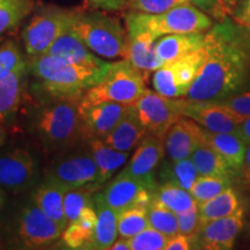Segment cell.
<instances>
[{
    "mask_svg": "<svg viewBox=\"0 0 250 250\" xmlns=\"http://www.w3.org/2000/svg\"><path fill=\"white\" fill-rule=\"evenodd\" d=\"M205 59L187 99L219 101L250 83V33L225 18L205 34Z\"/></svg>",
    "mask_w": 250,
    "mask_h": 250,
    "instance_id": "cell-1",
    "label": "cell"
},
{
    "mask_svg": "<svg viewBox=\"0 0 250 250\" xmlns=\"http://www.w3.org/2000/svg\"><path fill=\"white\" fill-rule=\"evenodd\" d=\"M26 61L28 73L35 79L36 92L43 99L80 100L110 67V62L100 68L79 66L51 54L29 56Z\"/></svg>",
    "mask_w": 250,
    "mask_h": 250,
    "instance_id": "cell-2",
    "label": "cell"
},
{
    "mask_svg": "<svg viewBox=\"0 0 250 250\" xmlns=\"http://www.w3.org/2000/svg\"><path fill=\"white\" fill-rule=\"evenodd\" d=\"M31 130L48 151H65L83 142L80 100L43 99L30 124Z\"/></svg>",
    "mask_w": 250,
    "mask_h": 250,
    "instance_id": "cell-3",
    "label": "cell"
},
{
    "mask_svg": "<svg viewBox=\"0 0 250 250\" xmlns=\"http://www.w3.org/2000/svg\"><path fill=\"white\" fill-rule=\"evenodd\" d=\"M71 28L94 54L107 59L126 57L129 34L107 11L76 7Z\"/></svg>",
    "mask_w": 250,
    "mask_h": 250,
    "instance_id": "cell-4",
    "label": "cell"
},
{
    "mask_svg": "<svg viewBox=\"0 0 250 250\" xmlns=\"http://www.w3.org/2000/svg\"><path fill=\"white\" fill-rule=\"evenodd\" d=\"M129 37L147 34L155 41L171 34L206 33L213 26L210 15L193 6L183 4L159 14L129 11L124 17Z\"/></svg>",
    "mask_w": 250,
    "mask_h": 250,
    "instance_id": "cell-5",
    "label": "cell"
},
{
    "mask_svg": "<svg viewBox=\"0 0 250 250\" xmlns=\"http://www.w3.org/2000/svg\"><path fill=\"white\" fill-rule=\"evenodd\" d=\"M145 77L125 59L110 62L103 79L90 87L80 99V107L101 102H118L132 105L146 90Z\"/></svg>",
    "mask_w": 250,
    "mask_h": 250,
    "instance_id": "cell-6",
    "label": "cell"
},
{
    "mask_svg": "<svg viewBox=\"0 0 250 250\" xmlns=\"http://www.w3.org/2000/svg\"><path fill=\"white\" fill-rule=\"evenodd\" d=\"M74 8L41 5L21 34L28 56L48 54L50 46L71 27Z\"/></svg>",
    "mask_w": 250,
    "mask_h": 250,
    "instance_id": "cell-7",
    "label": "cell"
},
{
    "mask_svg": "<svg viewBox=\"0 0 250 250\" xmlns=\"http://www.w3.org/2000/svg\"><path fill=\"white\" fill-rule=\"evenodd\" d=\"M204 59L205 49L203 45L191 54L167 62L153 74V88L167 98H187Z\"/></svg>",
    "mask_w": 250,
    "mask_h": 250,
    "instance_id": "cell-8",
    "label": "cell"
},
{
    "mask_svg": "<svg viewBox=\"0 0 250 250\" xmlns=\"http://www.w3.org/2000/svg\"><path fill=\"white\" fill-rule=\"evenodd\" d=\"M183 98H167L146 88L132 104L148 134L164 139L166 132L183 116Z\"/></svg>",
    "mask_w": 250,
    "mask_h": 250,
    "instance_id": "cell-9",
    "label": "cell"
},
{
    "mask_svg": "<svg viewBox=\"0 0 250 250\" xmlns=\"http://www.w3.org/2000/svg\"><path fill=\"white\" fill-rule=\"evenodd\" d=\"M45 181L65 190L89 183H101L100 173L88 149H81L59 156L45 170Z\"/></svg>",
    "mask_w": 250,
    "mask_h": 250,
    "instance_id": "cell-10",
    "label": "cell"
},
{
    "mask_svg": "<svg viewBox=\"0 0 250 250\" xmlns=\"http://www.w3.org/2000/svg\"><path fill=\"white\" fill-rule=\"evenodd\" d=\"M62 228L31 201L19 215L18 235L28 249H42L54 245L62 237Z\"/></svg>",
    "mask_w": 250,
    "mask_h": 250,
    "instance_id": "cell-11",
    "label": "cell"
},
{
    "mask_svg": "<svg viewBox=\"0 0 250 250\" xmlns=\"http://www.w3.org/2000/svg\"><path fill=\"white\" fill-rule=\"evenodd\" d=\"M182 114L212 132L237 133L239 125L245 121L236 112L215 101L184 99Z\"/></svg>",
    "mask_w": 250,
    "mask_h": 250,
    "instance_id": "cell-12",
    "label": "cell"
},
{
    "mask_svg": "<svg viewBox=\"0 0 250 250\" xmlns=\"http://www.w3.org/2000/svg\"><path fill=\"white\" fill-rule=\"evenodd\" d=\"M166 155L164 139L146 133L123 171L145 184L151 191L158 187L156 170Z\"/></svg>",
    "mask_w": 250,
    "mask_h": 250,
    "instance_id": "cell-13",
    "label": "cell"
},
{
    "mask_svg": "<svg viewBox=\"0 0 250 250\" xmlns=\"http://www.w3.org/2000/svg\"><path fill=\"white\" fill-rule=\"evenodd\" d=\"M36 162L23 148H14L0 154V186L6 191H26L36 176Z\"/></svg>",
    "mask_w": 250,
    "mask_h": 250,
    "instance_id": "cell-14",
    "label": "cell"
},
{
    "mask_svg": "<svg viewBox=\"0 0 250 250\" xmlns=\"http://www.w3.org/2000/svg\"><path fill=\"white\" fill-rule=\"evenodd\" d=\"M102 193L107 204L117 213L134 206L147 208L153 198V191L145 184L123 170L108 183Z\"/></svg>",
    "mask_w": 250,
    "mask_h": 250,
    "instance_id": "cell-15",
    "label": "cell"
},
{
    "mask_svg": "<svg viewBox=\"0 0 250 250\" xmlns=\"http://www.w3.org/2000/svg\"><path fill=\"white\" fill-rule=\"evenodd\" d=\"M245 225L242 206L233 214L206 221L201 225L197 237L201 249L229 250L234 247L237 235Z\"/></svg>",
    "mask_w": 250,
    "mask_h": 250,
    "instance_id": "cell-16",
    "label": "cell"
},
{
    "mask_svg": "<svg viewBox=\"0 0 250 250\" xmlns=\"http://www.w3.org/2000/svg\"><path fill=\"white\" fill-rule=\"evenodd\" d=\"M127 108L129 104L118 102H101L80 107L83 142L104 138L124 116Z\"/></svg>",
    "mask_w": 250,
    "mask_h": 250,
    "instance_id": "cell-17",
    "label": "cell"
},
{
    "mask_svg": "<svg viewBox=\"0 0 250 250\" xmlns=\"http://www.w3.org/2000/svg\"><path fill=\"white\" fill-rule=\"evenodd\" d=\"M203 142L204 127L187 116L175 122L164 137L166 154L173 161L190 158Z\"/></svg>",
    "mask_w": 250,
    "mask_h": 250,
    "instance_id": "cell-18",
    "label": "cell"
},
{
    "mask_svg": "<svg viewBox=\"0 0 250 250\" xmlns=\"http://www.w3.org/2000/svg\"><path fill=\"white\" fill-rule=\"evenodd\" d=\"M48 54L57 56L71 64L86 67H105L109 62L102 61L76 35L70 27L50 46Z\"/></svg>",
    "mask_w": 250,
    "mask_h": 250,
    "instance_id": "cell-19",
    "label": "cell"
},
{
    "mask_svg": "<svg viewBox=\"0 0 250 250\" xmlns=\"http://www.w3.org/2000/svg\"><path fill=\"white\" fill-rule=\"evenodd\" d=\"M146 132L133 105H129L116 126L102 140L110 147L122 152H131L137 147Z\"/></svg>",
    "mask_w": 250,
    "mask_h": 250,
    "instance_id": "cell-20",
    "label": "cell"
},
{
    "mask_svg": "<svg viewBox=\"0 0 250 250\" xmlns=\"http://www.w3.org/2000/svg\"><path fill=\"white\" fill-rule=\"evenodd\" d=\"M28 74L27 61L0 78V123L12 117L20 107Z\"/></svg>",
    "mask_w": 250,
    "mask_h": 250,
    "instance_id": "cell-21",
    "label": "cell"
},
{
    "mask_svg": "<svg viewBox=\"0 0 250 250\" xmlns=\"http://www.w3.org/2000/svg\"><path fill=\"white\" fill-rule=\"evenodd\" d=\"M204 142L223 156L234 174L243 171L248 144L239 134L212 132L204 129Z\"/></svg>",
    "mask_w": 250,
    "mask_h": 250,
    "instance_id": "cell-22",
    "label": "cell"
},
{
    "mask_svg": "<svg viewBox=\"0 0 250 250\" xmlns=\"http://www.w3.org/2000/svg\"><path fill=\"white\" fill-rule=\"evenodd\" d=\"M93 204L98 219L90 249L107 250L118 237V213L107 204L102 192H95Z\"/></svg>",
    "mask_w": 250,
    "mask_h": 250,
    "instance_id": "cell-23",
    "label": "cell"
},
{
    "mask_svg": "<svg viewBox=\"0 0 250 250\" xmlns=\"http://www.w3.org/2000/svg\"><path fill=\"white\" fill-rule=\"evenodd\" d=\"M206 33L171 34L155 41V51L164 64L191 54L204 45Z\"/></svg>",
    "mask_w": 250,
    "mask_h": 250,
    "instance_id": "cell-24",
    "label": "cell"
},
{
    "mask_svg": "<svg viewBox=\"0 0 250 250\" xmlns=\"http://www.w3.org/2000/svg\"><path fill=\"white\" fill-rule=\"evenodd\" d=\"M125 61L142 72L145 79L149 73L155 72L165 65L156 55L155 40L147 34L129 37V46H127Z\"/></svg>",
    "mask_w": 250,
    "mask_h": 250,
    "instance_id": "cell-25",
    "label": "cell"
},
{
    "mask_svg": "<svg viewBox=\"0 0 250 250\" xmlns=\"http://www.w3.org/2000/svg\"><path fill=\"white\" fill-rule=\"evenodd\" d=\"M96 210L94 204L86 206L77 220L62 230V242L68 249H90L96 226Z\"/></svg>",
    "mask_w": 250,
    "mask_h": 250,
    "instance_id": "cell-26",
    "label": "cell"
},
{
    "mask_svg": "<svg viewBox=\"0 0 250 250\" xmlns=\"http://www.w3.org/2000/svg\"><path fill=\"white\" fill-rule=\"evenodd\" d=\"M66 190L58 184L44 181L36 188L33 201L39 208L55 220L62 230L67 227V219L64 210V195Z\"/></svg>",
    "mask_w": 250,
    "mask_h": 250,
    "instance_id": "cell-27",
    "label": "cell"
},
{
    "mask_svg": "<svg viewBox=\"0 0 250 250\" xmlns=\"http://www.w3.org/2000/svg\"><path fill=\"white\" fill-rule=\"evenodd\" d=\"M85 143L99 169L101 183L110 180L130 155V152H122L110 147L102 139H89Z\"/></svg>",
    "mask_w": 250,
    "mask_h": 250,
    "instance_id": "cell-28",
    "label": "cell"
},
{
    "mask_svg": "<svg viewBox=\"0 0 250 250\" xmlns=\"http://www.w3.org/2000/svg\"><path fill=\"white\" fill-rule=\"evenodd\" d=\"M197 208L202 225L206 221L233 214L241 208V202L235 190L229 187L208 201L197 203Z\"/></svg>",
    "mask_w": 250,
    "mask_h": 250,
    "instance_id": "cell-29",
    "label": "cell"
},
{
    "mask_svg": "<svg viewBox=\"0 0 250 250\" xmlns=\"http://www.w3.org/2000/svg\"><path fill=\"white\" fill-rule=\"evenodd\" d=\"M190 158H191L193 165L196 166L199 175L229 177L235 175L223 156L205 142L197 146Z\"/></svg>",
    "mask_w": 250,
    "mask_h": 250,
    "instance_id": "cell-30",
    "label": "cell"
},
{
    "mask_svg": "<svg viewBox=\"0 0 250 250\" xmlns=\"http://www.w3.org/2000/svg\"><path fill=\"white\" fill-rule=\"evenodd\" d=\"M158 171L160 183H174L189 191L197 177L199 176L191 158H186L177 161L168 159L167 161L161 162Z\"/></svg>",
    "mask_w": 250,
    "mask_h": 250,
    "instance_id": "cell-31",
    "label": "cell"
},
{
    "mask_svg": "<svg viewBox=\"0 0 250 250\" xmlns=\"http://www.w3.org/2000/svg\"><path fill=\"white\" fill-rule=\"evenodd\" d=\"M153 197L175 213L186 212L197 206L191 192L174 183H159L153 191Z\"/></svg>",
    "mask_w": 250,
    "mask_h": 250,
    "instance_id": "cell-32",
    "label": "cell"
},
{
    "mask_svg": "<svg viewBox=\"0 0 250 250\" xmlns=\"http://www.w3.org/2000/svg\"><path fill=\"white\" fill-rule=\"evenodd\" d=\"M100 187V183H89L65 191L64 210L68 224L77 220L86 206L93 204V197L99 191Z\"/></svg>",
    "mask_w": 250,
    "mask_h": 250,
    "instance_id": "cell-33",
    "label": "cell"
},
{
    "mask_svg": "<svg viewBox=\"0 0 250 250\" xmlns=\"http://www.w3.org/2000/svg\"><path fill=\"white\" fill-rule=\"evenodd\" d=\"M35 9V0H0V36L18 26Z\"/></svg>",
    "mask_w": 250,
    "mask_h": 250,
    "instance_id": "cell-34",
    "label": "cell"
},
{
    "mask_svg": "<svg viewBox=\"0 0 250 250\" xmlns=\"http://www.w3.org/2000/svg\"><path fill=\"white\" fill-rule=\"evenodd\" d=\"M147 217L149 226L166 236L171 237L180 233L177 214L154 197L147 206Z\"/></svg>",
    "mask_w": 250,
    "mask_h": 250,
    "instance_id": "cell-35",
    "label": "cell"
},
{
    "mask_svg": "<svg viewBox=\"0 0 250 250\" xmlns=\"http://www.w3.org/2000/svg\"><path fill=\"white\" fill-rule=\"evenodd\" d=\"M149 226L146 206H134L118 213V236L131 239Z\"/></svg>",
    "mask_w": 250,
    "mask_h": 250,
    "instance_id": "cell-36",
    "label": "cell"
},
{
    "mask_svg": "<svg viewBox=\"0 0 250 250\" xmlns=\"http://www.w3.org/2000/svg\"><path fill=\"white\" fill-rule=\"evenodd\" d=\"M229 176H205L199 175L190 189V192L197 203H202L213 198L230 187Z\"/></svg>",
    "mask_w": 250,
    "mask_h": 250,
    "instance_id": "cell-37",
    "label": "cell"
},
{
    "mask_svg": "<svg viewBox=\"0 0 250 250\" xmlns=\"http://www.w3.org/2000/svg\"><path fill=\"white\" fill-rule=\"evenodd\" d=\"M169 237L148 226L129 239L130 250H165Z\"/></svg>",
    "mask_w": 250,
    "mask_h": 250,
    "instance_id": "cell-38",
    "label": "cell"
},
{
    "mask_svg": "<svg viewBox=\"0 0 250 250\" xmlns=\"http://www.w3.org/2000/svg\"><path fill=\"white\" fill-rule=\"evenodd\" d=\"M189 2L190 0H127L126 9L138 13L159 14Z\"/></svg>",
    "mask_w": 250,
    "mask_h": 250,
    "instance_id": "cell-39",
    "label": "cell"
},
{
    "mask_svg": "<svg viewBox=\"0 0 250 250\" xmlns=\"http://www.w3.org/2000/svg\"><path fill=\"white\" fill-rule=\"evenodd\" d=\"M26 62L14 41H6L0 45V78Z\"/></svg>",
    "mask_w": 250,
    "mask_h": 250,
    "instance_id": "cell-40",
    "label": "cell"
},
{
    "mask_svg": "<svg viewBox=\"0 0 250 250\" xmlns=\"http://www.w3.org/2000/svg\"><path fill=\"white\" fill-rule=\"evenodd\" d=\"M177 214L179 220V229L181 234L184 235H197L199 228H201V218L198 214V208H193L191 210L181 212Z\"/></svg>",
    "mask_w": 250,
    "mask_h": 250,
    "instance_id": "cell-41",
    "label": "cell"
},
{
    "mask_svg": "<svg viewBox=\"0 0 250 250\" xmlns=\"http://www.w3.org/2000/svg\"><path fill=\"white\" fill-rule=\"evenodd\" d=\"M215 102L226 105L230 110L236 112L237 115H240L245 120L250 117V90L237 93L235 95H232L224 100H219V101Z\"/></svg>",
    "mask_w": 250,
    "mask_h": 250,
    "instance_id": "cell-42",
    "label": "cell"
},
{
    "mask_svg": "<svg viewBox=\"0 0 250 250\" xmlns=\"http://www.w3.org/2000/svg\"><path fill=\"white\" fill-rule=\"evenodd\" d=\"M190 2L217 21L224 20L227 15L223 0H190Z\"/></svg>",
    "mask_w": 250,
    "mask_h": 250,
    "instance_id": "cell-43",
    "label": "cell"
},
{
    "mask_svg": "<svg viewBox=\"0 0 250 250\" xmlns=\"http://www.w3.org/2000/svg\"><path fill=\"white\" fill-rule=\"evenodd\" d=\"M201 249L197 235H184V234H176L168 239L165 250H190Z\"/></svg>",
    "mask_w": 250,
    "mask_h": 250,
    "instance_id": "cell-44",
    "label": "cell"
},
{
    "mask_svg": "<svg viewBox=\"0 0 250 250\" xmlns=\"http://www.w3.org/2000/svg\"><path fill=\"white\" fill-rule=\"evenodd\" d=\"M233 21L236 22L239 26L245 28L250 27V0H240L237 2L236 7L234 8Z\"/></svg>",
    "mask_w": 250,
    "mask_h": 250,
    "instance_id": "cell-45",
    "label": "cell"
},
{
    "mask_svg": "<svg viewBox=\"0 0 250 250\" xmlns=\"http://www.w3.org/2000/svg\"><path fill=\"white\" fill-rule=\"evenodd\" d=\"M87 6L107 12H118L126 9L127 0H85Z\"/></svg>",
    "mask_w": 250,
    "mask_h": 250,
    "instance_id": "cell-46",
    "label": "cell"
},
{
    "mask_svg": "<svg viewBox=\"0 0 250 250\" xmlns=\"http://www.w3.org/2000/svg\"><path fill=\"white\" fill-rule=\"evenodd\" d=\"M237 134H239L248 145H250V117L246 118V120L239 125Z\"/></svg>",
    "mask_w": 250,
    "mask_h": 250,
    "instance_id": "cell-47",
    "label": "cell"
},
{
    "mask_svg": "<svg viewBox=\"0 0 250 250\" xmlns=\"http://www.w3.org/2000/svg\"><path fill=\"white\" fill-rule=\"evenodd\" d=\"M108 250H130L129 240L123 239V237H117V240L110 246Z\"/></svg>",
    "mask_w": 250,
    "mask_h": 250,
    "instance_id": "cell-48",
    "label": "cell"
},
{
    "mask_svg": "<svg viewBox=\"0 0 250 250\" xmlns=\"http://www.w3.org/2000/svg\"><path fill=\"white\" fill-rule=\"evenodd\" d=\"M243 175H245L246 181L250 186V145L248 149H247V155H246V161H245V167H243Z\"/></svg>",
    "mask_w": 250,
    "mask_h": 250,
    "instance_id": "cell-49",
    "label": "cell"
},
{
    "mask_svg": "<svg viewBox=\"0 0 250 250\" xmlns=\"http://www.w3.org/2000/svg\"><path fill=\"white\" fill-rule=\"evenodd\" d=\"M240 0H223L224 2V6H225V9H226L227 14H232L234 8L236 7L237 2H239Z\"/></svg>",
    "mask_w": 250,
    "mask_h": 250,
    "instance_id": "cell-50",
    "label": "cell"
},
{
    "mask_svg": "<svg viewBox=\"0 0 250 250\" xmlns=\"http://www.w3.org/2000/svg\"><path fill=\"white\" fill-rule=\"evenodd\" d=\"M6 138H7V132H6L5 127L2 126V123H0V147L4 146Z\"/></svg>",
    "mask_w": 250,
    "mask_h": 250,
    "instance_id": "cell-51",
    "label": "cell"
},
{
    "mask_svg": "<svg viewBox=\"0 0 250 250\" xmlns=\"http://www.w3.org/2000/svg\"><path fill=\"white\" fill-rule=\"evenodd\" d=\"M4 188L0 186V210L2 208V205H4L5 203V198H6V195H5V191H4Z\"/></svg>",
    "mask_w": 250,
    "mask_h": 250,
    "instance_id": "cell-52",
    "label": "cell"
},
{
    "mask_svg": "<svg viewBox=\"0 0 250 250\" xmlns=\"http://www.w3.org/2000/svg\"><path fill=\"white\" fill-rule=\"evenodd\" d=\"M247 29H248V30H249V33H250V27H249V28H247Z\"/></svg>",
    "mask_w": 250,
    "mask_h": 250,
    "instance_id": "cell-53",
    "label": "cell"
}]
</instances>
